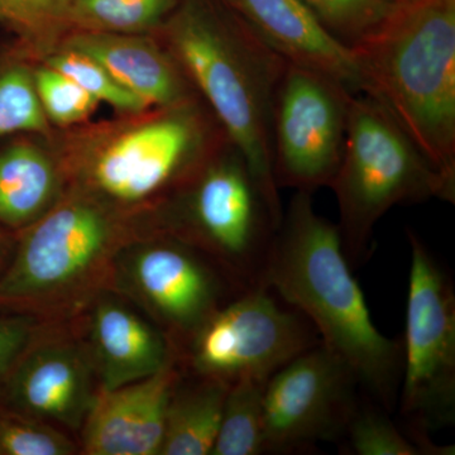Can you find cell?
<instances>
[{
	"label": "cell",
	"mask_w": 455,
	"mask_h": 455,
	"mask_svg": "<svg viewBox=\"0 0 455 455\" xmlns=\"http://www.w3.org/2000/svg\"><path fill=\"white\" fill-rule=\"evenodd\" d=\"M188 340V364L196 376L229 383L268 379L293 358L322 344L304 314L267 284L235 296Z\"/></svg>",
	"instance_id": "obj_8"
},
{
	"label": "cell",
	"mask_w": 455,
	"mask_h": 455,
	"mask_svg": "<svg viewBox=\"0 0 455 455\" xmlns=\"http://www.w3.org/2000/svg\"><path fill=\"white\" fill-rule=\"evenodd\" d=\"M314 16L346 46L359 42L376 31L396 8L397 0H301Z\"/></svg>",
	"instance_id": "obj_24"
},
{
	"label": "cell",
	"mask_w": 455,
	"mask_h": 455,
	"mask_svg": "<svg viewBox=\"0 0 455 455\" xmlns=\"http://www.w3.org/2000/svg\"><path fill=\"white\" fill-rule=\"evenodd\" d=\"M180 199V235L215 257L243 290L265 284L283 215L269 204L252 169L229 140L187 179Z\"/></svg>",
	"instance_id": "obj_5"
},
{
	"label": "cell",
	"mask_w": 455,
	"mask_h": 455,
	"mask_svg": "<svg viewBox=\"0 0 455 455\" xmlns=\"http://www.w3.org/2000/svg\"><path fill=\"white\" fill-rule=\"evenodd\" d=\"M355 374L323 344L269 377L265 454H291L343 438L359 401Z\"/></svg>",
	"instance_id": "obj_11"
},
{
	"label": "cell",
	"mask_w": 455,
	"mask_h": 455,
	"mask_svg": "<svg viewBox=\"0 0 455 455\" xmlns=\"http://www.w3.org/2000/svg\"><path fill=\"white\" fill-rule=\"evenodd\" d=\"M11 244H9L7 236L0 232V274H2L3 269L7 266L9 259H11Z\"/></svg>",
	"instance_id": "obj_30"
},
{
	"label": "cell",
	"mask_w": 455,
	"mask_h": 455,
	"mask_svg": "<svg viewBox=\"0 0 455 455\" xmlns=\"http://www.w3.org/2000/svg\"><path fill=\"white\" fill-rule=\"evenodd\" d=\"M353 92L317 71L287 64L272 110L277 188L313 194L331 188L343 156Z\"/></svg>",
	"instance_id": "obj_9"
},
{
	"label": "cell",
	"mask_w": 455,
	"mask_h": 455,
	"mask_svg": "<svg viewBox=\"0 0 455 455\" xmlns=\"http://www.w3.org/2000/svg\"><path fill=\"white\" fill-rule=\"evenodd\" d=\"M267 381L247 377L229 386L212 455L265 454L263 396Z\"/></svg>",
	"instance_id": "obj_20"
},
{
	"label": "cell",
	"mask_w": 455,
	"mask_h": 455,
	"mask_svg": "<svg viewBox=\"0 0 455 455\" xmlns=\"http://www.w3.org/2000/svg\"><path fill=\"white\" fill-rule=\"evenodd\" d=\"M47 65L79 84L99 103L109 104L123 112H140L148 107L142 99L123 88L121 84L108 73L94 59L73 49L53 53Z\"/></svg>",
	"instance_id": "obj_25"
},
{
	"label": "cell",
	"mask_w": 455,
	"mask_h": 455,
	"mask_svg": "<svg viewBox=\"0 0 455 455\" xmlns=\"http://www.w3.org/2000/svg\"><path fill=\"white\" fill-rule=\"evenodd\" d=\"M208 0H180L167 25L171 55L244 156L272 208L283 215L272 166L275 97L287 62L241 18Z\"/></svg>",
	"instance_id": "obj_2"
},
{
	"label": "cell",
	"mask_w": 455,
	"mask_h": 455,
	"mask_svg": "<svg viewBox=\"0 0 455 455\" xmlns=\"http://www.w3.org/2000/svg\"><path fill=\"white\" fill-rule=\"evenodd\" d=\"M352 50L364 94L455 184V0L398 2Z\"/></svg>",
	"instance_id": "obj_3"
},
{
	"label": "cell",
	"mask_w": 455,
	"mask_h": 455,
	"mask_svg": "<svg viewBox=\"0 0 455 455\" xmlns=\"http://www.w3.org/2000/svg\"><path fill=\"white\" fill-rule=\"evenodd\" d=\"M118 233L94 202L74 197L27 227L0 274V311L41 313L89 291L104 277Z\"/></svg>",
	"instance_id": "obj_6"
},
{
	"label": "cell",
	"mask_w": 455,
	"mask_h": 455,
	"mask_svg": "<svg viewBox=\"0 0 455 455\" xmlns=\"http://www.w3.org/2000/svg\"><path fill=\"white\" fill-rule=\"evenodd\" d=\"M229 383L197 376L190 386H176L167 409L161 455H209L223 415Z\"/></svg>",
	"instance_id": "obj_19"
},
{
	"label": "cell",
	"mask_w": 455,
	"mask_h": 455,
	"mask_svg": "<svg viewBox=\"0 0 455 455\" xmlns=\"http://www.w3.org/2000/svg\"><path fill=\"white\" fill-rule=\"evenodd\" d=\"M47 130L49 119L32 71L20 64L0 68V139L18 133H44Z\"/></svg>",
	"instance_id": "obj_23"
},
{
	"label": "cell",
	"mask_w": 455,
	"mask_h": 455,
	"mask_svg": "<svg viewBox=\"0 0 455 455\" xmlns=\"http://www.w3.org/2000/svg\"><path fill=\"white\" fill-rule=\"evenodd\" d=\"M331 188L349 265L370 257L373 230L394 206L430 199L455 202V184L427 161L381 103L366 94L349 101L346 143Z\"/></svg>",
	"instance_id": "obj_4"
},
{
	"label": "cell",
	"mask_w": 455,
	"mask_h": 455,
	"mask_svg": "<svg viewBox=\"0 0 455 455\" xmlns=\"http://www.w3.org/2000/svg\"><path fill=\"white\" fill-rule=\"evenodd\" d=\"M397 407L418 439L455 420V290L448 272L414 230Z\"/></svg>",
	"instance_id": "obj_7"
},
{
	"label": "cell",
	"mask_w": 455,
	"mask_h": 455,
	"mask_svg": "<svg viewBox=\"0 0 455 455\" xmlns=\"http://www.w3.org/2000/svg\"><path fill=\"white\" fill-rule=\"evenodd\" d=\"M59 175L40 147L17 140L0 148V228L26 229L50 211Z\"/></svg>",
	"instance_id": "obj_18"
},
{
	"label": "cell",
	"mask_w": 455,
	"mask_h": 455,
	"mask_svg": "<svg viewBox=\"0 0 455 455\" xmlns=\"http://www.w3.org/2000/svg\"><path fill=\"white\" fill-rule=\"evenodd\" d=\"M128 274L149 309L182 337H190L235 298L227 296V286L211 263L184 241L140 250L130 260Z\"/></svg>",
	"instance_id": "obj_12"
},
{
	"label": "cell",
	"mask_w": 455,
	"mask_h": 455,
	"mask_svg": "<svg viewBox=\"0 0 455 455\" xmlns=\"http://www.w3.org/2000/svg\"><path fill=\"white\" fill-rule=\"evenodd\" d=\"M265 284L309 319L320 341L386 411L397 407L403 347L374 324L337 224L296 191L269 254Z\"/></svg>",
	"instance_id": "obj_1"
},
{
	"label": "cell",
	"mask_w": 455,
	"mask_h": 455,
	"mask_svg": "<svg viewBox=\"0 0 455 455\" xmlns=\"http://www.w3.org/2000/svg\"><path fill=\"white\" fill-rule=\"evenodd\" d=\"M95 395L88 358L73 344L29 347L0 388V407L83 427Z\"/></svg>",
	"instance_id": "obj_15"
},
{
	"label": "cell",
	"mask_w": 455,
	"mask_h": 455,
	"mask_svg": "<svg viewBox=\"0 0 455 455\" xmlns=\"http://www.w3.org/2000/svg\"><path fill=\"white\" fill-rule=\"evenodd\" d=\"M397 2H412V0H397Z\"/></svg>",
	"instance_id": "obj_31"
},
{
	"label": "cell",
	"mask_w": 455,
	"mask_h": 455,
	"mask_svg": "<svg viewBox=\"0 0 455 455\" xmlns=\"http://www.w3.org/2000/svg\"><path fill=\"white\" fill-rule=\"evenodd\" d=\"M92 344L101 390H116L160 372L173 361L163 335L119 302H99Z\"/></svg>",
	"instance_id": "obj_17"
},
{
	"label": "cell",
	"mask_w": 455,
	"mask_h": 455,
	"mask_svg": "<svg viewBox=\"0 0 455 455\" xmlns=\"http://www.w3.org/2000/svg\"><path fill=\"white\" fill-rule=\"evenodd\" d=\"M381 406L358 403L343 438L349 454L355 455H453L454 447L419 440L401 429Z\"/></svg>",
	"instance_id": "obj_21"
},
{
	"label": "cell",
	"mask_w": 455,
	"mask_h": 455,
	"mask_svg": "<svg viewBox=\"0 0 455 455\" xmlns=\"http://www.w3.org/2000/svg\"><path fill=\"white\" fill-rule=\"evenodd\" d=\"M36 331L35 322L25 314L0 315V388L33 344Z\"/></svg>",
	"instance_id": "obj_29"
},
{
	"label": "cell",
	"mask_w": 455,
	"mask_h": 455,
	"mask_svg": "<svg viewBox=\"0 0 455 455\" xmlns=\"http://www.w3.org/2000/svg\"><path fill=\"white\" fill-rule=\"evenodd\" d=\"M290 65L324 74L353 94L366 82L350 47L326 31L301 0H220Z\"/></svg>",
	"instance_id": "obj_13"
},
{
	"label": "cell",
	"mask_w": 455,
	"mask_h": 455,
	"mask_svg": "<svg viewBox=\"0 0 455 455\" xmlns=\"http://www.w3.org/2000/svg\"><path fill=\"white\" fill-rule=\"evenodd\" d=\"M73 0H0V22L28 38L49 36L68 23Z\"/></svg>",
	"instance_id": "obj_28"
},
{
	"label": "cell",
	"mask_w": 455,
	"mask_h": 455,
	"mask_svg": "<svg viewBox=\"0 0 455 455\" xmlns=\"http://www.w3.org/2000/svg\"><path fill=\"white\" fill-rule=\"evenodd\" d=\"M180 379L172 361L145 379L100 390L83 424L85 454H160L167 409Z\"/></svg>",
	"instance_id": "obj_14"
},
{
	"label": "cell",
	"mask_w": 455,
	"mask_h": 455,
	"mask_svg": "<svg viewBox=\"0 0 455 455\" xmlns=\"http://www.w3.org/2000/svg\"><path fill=\"white\" fill-rule=\"evenodd\" d=\"M36 89L49 122L59 125L76 124L85 121L99 106L73 79L46 65L33 73Z\"/></svg>",
	"instance_id": "obj_27"
},
{
	"label": "cell",
	"mask_w": 455,
	"mask_h": 455,
	"mask_svg": "<svg viewBox=\"0 0 455 455\" xmlns=\"http://www.w3.org/2000/svg\"><path fill=\"white\" fill-rule=\"evenodd\" d=\"M180 0H73L68 23L80 31L140 35L160 26Z\"/></svg>",
	"instance_id": "obj_22"
},
{
	"label": "cell",
	"mask_w": 455,
	"mask_h": 455,
	"mask_svg": "<svg viewBox=\"0 0 455 455\" xmlns=\"http://www.w3.org/2000/svg\"><path fill=\"white\" fill-rule=\"evenodd\" d=\"M65 47L94 59L148 107L167 109L193 100L190 83L171 52L140 35L82 31Z\"/></svg>",
	"instance_id": "obj_16"
},
{
	"label": "cell",
	"mask_w": 455,
	"mask_h": 455,
	"mask_svg": "<svg viewBox=\"0 0 455 455\" xmlns=\"http://www.w3.org/2000/svg\"><path fill=\"white\" fill-rule=\"evenodd\" d=\"M76 448L68 436L32 418L0 407V455H70Z\"/></svg>",
	"instance_id": "obj_26"
},
{
	"label": "cell",
	"mask_w": 455,
	"mask_h": 455,
	"mask_svg": "<svg viewBox=\"0 0 455 455\" xmlns=\"http://www.w3.org/2000/svg\"><path fill=\"white\" fill-rule=\"evenodd\" d=\"M212 130L193 100L167 108L108 143L90 170L92 184L116 202H142L184 181L209 156Z\"/></svg>",
	"instance_id": "obj_10"
}]
</instances>
